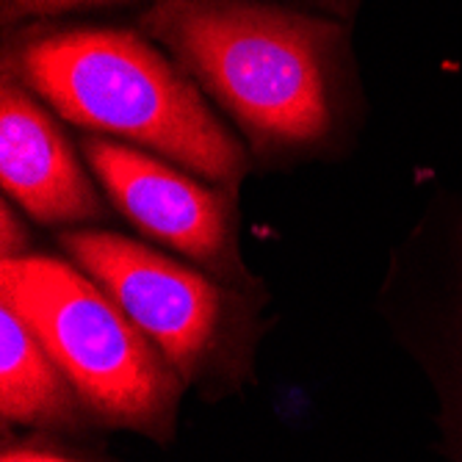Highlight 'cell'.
<instances>
[{"mask_svg":"<svg viewBox=\"0 0 462 462\" xmlns=\"http://www.w3.org/2000/svg\"><path fill=\"white\" fill-rule=\"evenodd\" d=\"M0 183L36 222L67 225L103 217L95 191L56 114L23 83H0Z\"/></svg>","mask_w":462,"mask_h":462,"instance_id":"8992f818","label":"cell"},{"mask_svg":"<svg viewBox=\"0 0 462 462\" xmlns=\"http://www.w3.org/2000/svg\"><path fill=\"white\" fill-rule=\"evenodd\" d=\"M0 233H4L0 236V255H4V261L23 258L28 249V233L23 222L14 217L9 202H4V208H0Z\"/></svg>","mask_w":462,"mask_h":462,"instance_id":"9c48e42d","label":"cell"},{"mask_svg":"<svg viewBox=\"0 0 462 462\" xmlns=\"http://www.w3.org/2000/svg\"><path fill=\"white\" fill-rule=\"evenodd\" d=\"M4 75L56 116L172 161L236 191L249 152L219 122L191 75L142 31L108 25H28L12 33Z\"/></svg>","mask_w":462,"mask_h":462,"instance_id":"7a4b0ae2","label":"cell"},{"mask_svg":"<svg viewBox=\"0 0 462 462\" xmlns=\"http://www.w3.org/2000/svg\"><path fill=\"white\" fill-rule=\"evenodd\" d=\"M80 396L33 329L0 305V410L6 421L78 430Z\"/></svg>","mask_w":462,"mask_h":462,"instance_id":"52a82bcc","label":"cell"},{"mask_svg":"<svg viewBox=\"0 0 462 462\" xmlns=\"http://www.w3.org/2000/svg\"><path fill=\"white\" fill-rule=\"evenodd\" d=\"M87 272L175 365L183 383L202 380L233 349L241 297L158 252L103 230L59 236Z\"/></svg>","mask_w":462,"mask_h":462,"instance_id":"277c9868","label":"cell"},{"mask_svg":"<svg viewBox=\"0 0 462 462\" xmlns=\"http://www.w3.org/2000/svg\"><path fill=\"white\" fill-rule=\"evenodd\" d=\"M0 462H75V459H67V457H59V454H48V451L14 448V451H6Z\"/></svg>","mask_w":462,"mask_h":462,"instance_id":"30bf717a","label":"cell"},{"mask_svg":"<svg viewBox=\"0 0 462 462\" xmlns=\"http://www.w3.org/2000/svg\"><path fill=\"white\" fill-rule=\"evenodd\" d=\"M0 297L100 421L161 443L175 435L183 376L92 277L45 255L9 258Z\"/></svg>","mask_w":462,"mask_h":462,"instance_id":"3957f363","label":"cell"},{"mask_svg":"<svg viewBox=\"0 0 462 462\" xmlns=\"http://www.w3.org/2000/svg\"><path fill=\"white\" fill-rule=\"evenodd\" d=\"M139 31L170 53L263 155L313 152L341 131V23L263 0H152Z\"/></svg>","mask_w":462,"mask_h":462,"instance_id":"6da1fadb","label":"cell"},{"mask_svg":"<svg viewBox=\"0 0 462 462\" xmlns=\"http://www.w3.org/2000/svg\"><path fill=\"white\" fill-rule=\"evenodd\" d=\"M108 4H125V0H4V20L6 23L51 20L75 9L108 6Z\"/></svg>","mask_w":462,"mask_h":462,"instance_id":"ba28073f","label":"cell"},{"mask_svg":"<svg viewBox=\"0 0 462 462\" xmlns=\"http://www.w3.org/2000/svg\"><path fill=\"white\" fill-rule=\"evenodd\" d=\"M80 155L111 202L142 233L172 246L233 288H255L241 261L236 191L197 180L161 155L106 136H83Z\"/></svg>","mask_w":462,"mask_h":462,"instance_id":"5b68a950","label":"cell"},{"mask_svg":"<svg viewBox=\"0 0 462 462\" xmlns=\"http://www.w3.org/2000/svg\"><path fill=\"white\" fill-rule=\"evenodd\" d=\"M313 4H319V6H324V9H329V12H335V14H352L355 12V6L360 4V0H313Z\"/></svg>","mask_w":462,"mask_h":462,"instance_id":"8fae6325","label":"cell"}]
</instances>
